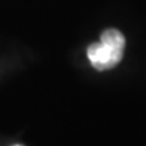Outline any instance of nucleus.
<instances>
[{
  "instance_id": "nucleus-2",
  "label": "nucleus",
  "mask_w": 146,
  "mask_h": 146,
  "mask_svg": "<svg viewBox=\"0 0 146 146\" xmlns=\"http://www.w3.org/2000/svg\"><path fill=\"white\" fill-rule=\"evenodd\" d=\"M16 146H21V145H16Z\"/></svg>"
},
{
  "instance_id": "nucleus-1",
  "label": "nucleus",
  "mask_w": 146,
  "mask_h": 146,
  "mask_svg": "<svg viewBox=\"0 0 146 146\" xmlns=\"http://www.w3.org/2000/svg\"><path fill=\"white\" fill-rule=\"evenodd\" d=\"M87 56L95 69L107 70L119 64V61L123 57V50L111 47L102 42H96L88 47Z\"/></svg>"
}]
</instances>
